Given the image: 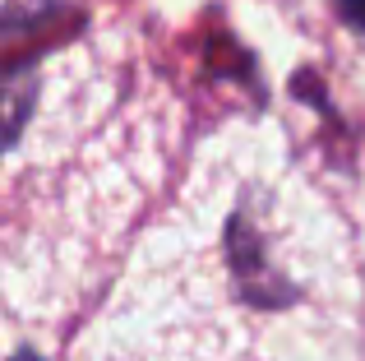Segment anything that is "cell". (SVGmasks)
<instances>
[{
  "label": "cell",
  "instance_id": "obj_1",
  "mask_svg": "<svg viewBox=\"0 0 365 361\" xmlns=\"http://www.w3.org/2000/svg\"><path fill=\"white\" fill-rule=\"evenodd\" d=\"M227 250H232V278H236L245 301H259V306H287V301H296L292 283L273 269V260L264 255V241L250 232V223L241 213L227 227Z\"/></svg>",
  "mask_w": 365,
  "mask_h": 361
},
{
  "label": "cell",
  "instance_id": "obj_2",
  "mask_svg": "<svg viewBox=\"0 0 365 361\" xmlns=\"http://www.w3.org/2000/svg\"><path fill=\"white\" fill-rule=\"evenodd\" d=\"M33 107H37V70L33 65H9V70H0V158L24 135Z\"/></svg>",
  "mask_w": 365,
  "mask_h": 361
},
{
  "label": "cell",
  "instance_id": "obj_3",
  "mask_svg": "<svg viewBox=\"0 0 365 361\" xmlns=\"http://www.w3.org/2000/svg\"><path fill=\"white\" fill-rule=\"evenodd\" d=\"M338 9H342V19H347L356 33H365V0H338Z\"/></svg>",
  "mask_w": 365,
  "mask_h": 361
},
{
  "label": "cell",
  "instance_id": "obj_4",
  "mask_svg": "<svg viewBox=\"0 0 365 361\" xmlns=\"http://www.w3.org/2000/svg\"><path fill=\"white\" fill-rule=\"evenodd\" d=\"M9 361H42V357H37V352H14Z\"/></svg>",
  "mask_w": 365,
  "mask_h": 361
}]
</instances>
